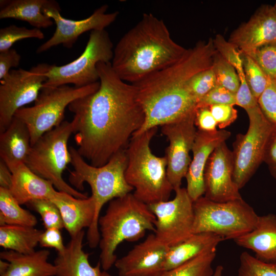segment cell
<instances>
[{"mask_svg": "<svg viewBox=\"0 0 276 276\" xmlns=\"http://www.w3.org/2000/svg\"><path fill=\"white\" fill-rule=\"evenodd\" d=\"M108 8L107 5H103L96 9L88 17L74 20L61 16L60 6L56 1L47 0L42 12L54 21L56 29L52 36L37 48L36 53L44 52L59 44L71 48L83 33L105 29L116 20L119 15L118 11L106 13Z\"/></svg>", "mask_w": 276, "mask_h": 276, "instance_id": "obj_14", "label": "cell"}, {"mask_svg": "<svg viewBox=\"0 0 276 276\" xmlns=\"http://www.w3.org/2000/svg\"><path fill=\"white\" fill-rule=\"evenodd\" d=\"M50 66L40 63L29 71L13 69L0 80V133L8 127L18 109L36 101Z\"/></svg>", "mask_w": 276, "mask_h": 276, "instance_id": "obj_12", "label": "cell"}, {"mask_svg": "<svg viewBox=\"0 0 276 276\" xmlns=\"http://www.w3.org/2000/svg\"><path fill=\"white\" fill-rule=\"evenodd\" d=\"M273 7H274V8H275V9L276 10V2H275V4H274V5Z\"/></svg>", "mask_w": 276, "mask_h": 276, "instance_id": "obj_49", "label": "cell"}, {"mask_svg": "<svg viewBox=\"0 0 276 276\" xmlns=\"http://www.w3.org/2000/svg\"><path fill=\"white\" fill-rule=\"evenodd\" d=\"M209 108L220 129L229 126L238 117L237 110L232 105H214L209 106Z\"/></svg>", "mask_w": 276, "mask_h": 276, "instance_id": "obj_41", "label": "cell"}, {"mask_svg": "<svg viewBox=\"0 0 276 276\" xmlns=\"http://www.w3.org/2000/svg\"><path fill=\"white\" fill-rule=\"evenodd\" d=\"M11 171L12 177L9 190L20 205L37 199L51 200L57 192L50 181L36 174L26 164Z\"/></svg>", "mask_w": 276, "mask_h": 276, "instance_id": "obj_24", "label": "cell"}, {"mask_svg": "<svg viewBox=\"0 0 276 276\" xmlns=\"http://www.w3.org/2000/svg\"><path fill=\"white\" fill-rule=\"evenodd\" d=\"M100 85L94 93L68 106L74 113L77 151L90 164L100 167L125 150L145 121L135 86L122 80L111 62L97 65Z\"/></svg>", "mask_w": 276, "mask_h": 276, "instance_id": "obj_1", "label": "cell"}, {"mask_svg": "<svg viewBox=\"0 0 276 276\" xmlns=\"http://www.w3.org/2000/svg\"><path fill=\"white\" fill-rule=\"evenodd\" d=\"M236 94L226 88L216 85L198 102L197 106H210L214 105H236Z\"/></svg>", "mask_w": 276, "mask_h": 276, "instance_id": "obj_40", "label": "cell"}, {"mask_svg": "<svg viewBox=\"0 0 276 276\" xmlns=\"http://www.w3.org/2000/svg\"><path fill=\"white\" fill-rule=\"evenodd\" d=\"M234 241L254 251L258 259L276 263V215L270 213L259 216L255 228Z\"/></svg>", "mask_w": 276, "mask_h": 276, "instance_id": "obj_22", "label": "cell"}, {"mask_svg": "<svg viewBox=\"0 0 276 276\" xmlns=\"http://www.w3.org/2000/svg\"><path fill=\"white\" fill-rule=\"evenodd\" d=\"M43 231L34 226L18 225L0 226V246L22 254L35 251Z\"/></svg>", "mask_w": 276, "mask_h": 276, "instance_id": "obj_28", "label": "cell"}, {"mask_svg": "<svg viewBox=\"0 0 276 276\" xmlns=\"http://www.w3.org/2000/svg\"><path fill=\"white\" fill-rule=\"evenodd\" d=\"M30 209L40 216L46 229L56 228L61 229L64 224L59 210L50 199H37L27 204Z\"/></svg>", "mask_w": 276, "mask_h": 276, "instance_id": "obj_34", "label": "cell"}, {"mask_svg": "<svg viewBox=\"0 0 276 276\" xmlns=\"http://www.w3.org/2000/svg\"><path fill=\"white\" fill-rule=\"evenodd\" d=\"M193 234L208 233L234 240L255 227L259 216L243 198L215 202L201 196L193 201Z\"/></svg>", "mask_w": 276, "mask_h": 276, "instance_id": "obj_8", "label": "cell"}, {"mask_svg": "<svg viewBox=\"0 0 276 276\" xmlns=\"http://www.w3.org/2000/svg\"><path fill=\"white\" fill-rule=\"evenodd\" d=\"M32 148L26 125L14 117L8 127L0 133V157L10 171L26 164Z\"/></svg>", "mask_w": 276, "mask_h": 276, "instance_id": "obj_23", "label": "cell"}, {"mask_svg": "<svg viewBox=\"0 0 276 276\" xmlns=\"http://www.w3.org/2000/svg\"><path fill=\"white\" fill-rule=\"evenodd\" d=\"M113 55V43L106 30L91 31L85 50L78 58L63 65H50L44 73L47 80L43 87L73 84L81 87L98 82L97 64L111 62Z\"/></svg>", "mask_w": 276, "mask_h": 276, "instance_id": "obj_10", "label": "cell"}, {"mask_svg": "<svg viewBox=\"0 0 276 276\" xmlns=\"http://www.w3.org/2000/svg\"><path fill=\"white\" fill-rule=\"evenodd\" d=\"M224 240L208 233L192 234L180 243L169 247L164 264V271L175 268L204 253L216 251L218 244Z\"/></svg>", "mask_w": 276, "mask_h": 276, "instance_id": "obj_25", "label": "cell"}, {"mask_svg": "<svg viewBox=\"0 0 276 276\" xmlns=\"http://www.w3.org/2000/svg\"><path fill=\"white\" fill-rule=\"evenodd\" d=\"M216 85V78L212 66L197 73L188 82V89L198 103Z\"/></svg>", "mask_w": 276, "mask_h": 276, "instance_id": "obj_36", "label": "cell"}, {"mask_svg": "<svg viewBox=\"0 0 276 276\" xmlns=\"http://www.w3.org/2000/svg\"><path fill=\"white\" fill-rule=\"evenodd\" d=\"M51 200L60 211L64 228L71 238L85 227L91 225L95 216V203L90 196L78 198L67 193L57 191Z\"/></svg>", "mask_w": 276, "mask_h": 276, "instance_id": "obj_21", "label": "cell"}, {"mask_svg": "<svg viewBox=\"0 0 276 276\" xmlns=\"http://www.w3.org/2000/svg\"><path fill=\"white\" fill-rule=\"evenodd\" d=\"M168 248L154 234H151L117 259L114 266L119 276H159L164 272Z\"/></svg>", "mask_w": 276, "mask_h": 276, "instance_id": "obj_17", "label": "cell"}, {"mask_svg": "<svg viewBox=\"0 0 276 276\" xmlns=\"http://www.w3.org/2000/svg\"><path fill=\"white\" fill-rule=\"evenodd\" d=\"M193 114L176 122L162 127V133L169 141L166 149L167 174L173 190L181 187L182 179L186 177L191 158L192 151L197 130Z\"/></svg>", "mask_w": 276, "mask_h": 276, "instance_id": "obj_15", "label": "cell"}, {"mask_svg": "<svg viewBox=\"0 0 276 276\" xmlns=\"http://www.w3.org/2000/svg\"><path fill=\"white\" fill-rule=\"evenodd\" d=\"M249 126L245 134L236 135L232 151L233 180L242 189L263 162L269 137L274 128L260 106L246 111Z\"/></svg>", "mask_w": 276, "mask_h": 276, "instance_id": "obj_11", "label": "cell"}, {"mask_svg": "<svg viewBox=\"0 0 276 276\" xmlns=\"http://www.w3.org/2000/svg\"><path fill=\"white\" fill-rule=\"evenodd\" d=\"M248 56L269 78H276V43L262 47Z\"/></svg>", "mask_w": 276, "mask_h": 276, "instance_id": "obj_37", "label": "cell"}, {"mask_svg": "<svg viewBox=\"0 0 276 276\" xmlns=\"http://www.w3.org/2000/svg\"><path fill=\"white\" fill-rule=\"evenodd\" d=\"M50 251L47 249L22 254L12 250L0 253L2 260L9 263L7 271L1 276H55L54 264L48 261Z\"/></svg>", "mask_w": 276, "mask_h": 276, "instance_id": "obj_26", "label": "cell"}, {"mask_svg": "<svg viewBox=\"0 0 276 276\" xmlns=\"http://www.w3.org/2000/svg\"><path fill=\"white\" fill-rule=\"evenodd\" d=\"M187 50L172 39L163 20L144 13L118 41L111 64L122 80L133 84L174 63Z\"/></svg>", "mask_w": 276, "mask_h": 276, "instance_id": "obj_3", "label": "cell"}, {"mask_svg": "<svg viewBox=\"0 0 276 276\" xmlns=\"http://www.w3.org/2000/svg\"><path fill=\"white\" fill-rule=\"evenodd\" d=\"M47 0H1L0 19L13 18L27 21L35 28H47L54 21L44 14Z\"/></svg>", "mask_w": 276, "mask_h": 276, "instance_id": "obj_27", "label": "cell"}, {"mask_svg": "<svg viewBox=\"0 0 276 276\" xmlns=\"http://www.w3.org/2000/svg\"><path fill=\"white\" fill-rule=\"evenodd\" d=\"M157 129L132 136L125 149L126 181L133 189L135 197L148 205L169 200L173 190L167 177L166 157L156 156L150 148Z\"/></svg>", "mask_w": 276, "mask_h": 276, "instance_id": "obj_6", "label": "cell"}, {"mask_svg": "<svg viewBox=\"0 0 276 276\" xmlns=\"http://www.w3.org/2000/svg\"><path fill=\"white\" fill-rule=\"evenodd\" d=\"M12 172L2 160H0V187L9 189L12 181Z\"/></svg>", "mask_w": 276, "mask_h": 276, "instance_id": "obj_46", "label": "cell"}, {"mask_svg": "<svg viewBox=\"0 0 276 276\" xmlns=\"http://www.w3.org/2000/svg\"><path fill=\"white\" fill-rule=\"evenodd\" d=\"M233 173L232 151L224 142L215 149L207 161L203 176L204 196L219 202L242 199Z\"/></svg>", "mask_w": 276, "mask_h": 276, "instance_id": "obj_16", "label": "cell"}, {"mask_svg": "<svg viewBox=\"0 0 276 276\" xmlns=\"http://www.w3.org/2000/svg\"><path fill=\"white\" fill-rule=\"evenodd\" d=\"M20 205L9 189L0 187V226L18 225L34 227L37 223V218Z\"/></svg>", "mask_w": 276, "mask_h": 276, "instance_id": "obj_29", "label": "cell"}, {"mask_svg": "<svg viewBox=\"0 0 276 276\" xmlns=\"http://www.w3.org/2000/svg\"><path fill=\"white\" fill-rule=\"evenodd\" d=\"M84 235L83 230L71 238L65 249L58 253L54 261L55 276H111L101 269L100 262L95 266L89 263V254L83 250Z\"/></svg>", "mask_w": 276, "mask_h": 276, "instance_id": "obj_20", "label": "cell"}, {"mask_svg": "<svg viewBox=\"0 0 276 276\" xmlns=\"http://www.w3.org/2000/svg\"><path fill=\"white\" fill-rule=\"evenodd\" d=\"M60 229L56 228L46 229L42 232L39 244L42 247L54 248L58 253L62 252L65 248Z\"/></svg>", "mask_w": 276, "mask_h": 276, "instance_id": "obj_43", "label": "cell"}, {"mask_svg": "<svg viewBox=\"0 0 276 276\" xmlns=\"http://www.w3.org/2000/svg\"><path fill=\"white\" fill-rule=\"evenodd\" d=\"M216 52L213 39L199 41L174 63L132 84L145 114L136 134L195 113L198 101L190 93L188 82L197 73L212 66Z\"/></svg>", "mask_w": 276, "mask_h": 276, "instance_id": "obj_2", "label": "cell"}, {"mask_svg": "<svg viewBox=\"0 0 276 276\" xmlns=\"http://www.w3.org/2000/svg\"><path fill=\"white\" fill-rule=\"evenodd\" d=\"M212 67L215 74L217 85L236 94L240 85L238 74L235 67L217 51L213 58Z\"/></svg>", "mask_w": 276, "mask_h": 276, "instance_id": "obj_31", "label": "cell"}, {"mask_svg": "<svg viewBox=\"0 0 276 276\" xmlns=\"http://www.w3.org/2000/svg\"><path fill=\"white\" fill-rule=\"evenodd\" d=\"M238 276H276V263L263 262L244 251L240 256Z\"/></svg>", "mask_w": 276, "mask_h": 276, "instance_id": "obj_35", "label": "cell"}, {"mask_svg": "<svg viewBox=\"0 0 276 276\" xmlns=\"http://www.w3.org/2000/svg\"><path fill=\"white\" fill-rule=\"evenodd\" d=\"M223 267L222 265H218L214 270L212 276H222Z\"/></svg>", "mask_w": 276, "mask_h": 276, "instance_id": "obj_48", "label": "cell"}, {"mask_svg": "<svg viewBox=\"0 0 276 276\" xmlns=\"http://www.w3.org/2000/svg\"><path fill=\"white\" fill-rule=\"evenodd\" d=\"M172 200L149 204L156 217L154 234L170 247L190 237L194 222L193 201L185 188L175 190Z\"/></svg>", "mask_w": 276, "mask_h": 276, "instance_id": "obj_13", "label": "cell"}, {"mask_svg": "<svg viewBox=\"0 0 276 276\" xmlns=\"http://www.w3.org/2000/svg\"><path fill=\"white\" fill-rule=\"evenodd\" d=\"M75 131L74 121H63L47 132L32 146L26 165L37 175L49 180L58 191L78 198H87L64 181L63 171L71 163L68 140Z\"/></svg>", "mask_w": 276, "mask_h": 276, "instance_id": "obj_7", "label": "cell"}, {"mask_svg": "<svg viewBox=\"0 0 276 276\" xmlns=\"http://www.w3.org/2000/svg\"><path fill=\"white\" fill-rule=\"evenodd\" d=\"M156 217L148 205L129 193L109 202L105 213L100 216L98 227L100 262L103 270H108L117 260L115 254L123 241L135 242L147 231L155 232Z\"/></svg>", "mask_w": 276, "mask_h": 276, "instance_id": "obj_4", "label": "cell"}, {"mask_svg": "<svg viewBox=\"0 0 276 276\" xmlns=\"http://www.w3.org/2000/svg\"><path fill=\"white\" fill-rule=\"evenodd\" d=\"M231 135L229 131L224 129L211 132L197 130L192 149L193 158L185 177L187 192L193 201L204 194V171L210 156Z\"/></svg>", "mask_w": 276, "mask_h": 276, "instance_id": "obj_19", "label": "cell"}, {"mask_svg": "<svg viewBox=\"0 0 276 276\" xmlns=\"http://www.w3.org/2000/svg\"><path fill=\"white\" fill-rule=\"evenodd\" d=\"M42 39L43 33L37 28L28 29L25 27L10 25L0 29V52L11 48L16 41L27 38Z\"/></svg>", "mask_w": 276, "mask_h": 276, "instance_id": "obj_33", "label": "cell"}, {"mask_svg": "<svg viewBox=\"0 0 276 276\" xmlns=\"http://www.w3.org/2000/svg\"><path fill=\"white\" fill-rule=\"evenodd\" d=\"M194 123L198 130L210 132L217 130V122L208 106L197 107Z\"/></svg>", "mask_w": 276, "mask_h": 276, "instance_id": "obj_42", "label": "cell"}, {"mask_svg": "<svg viewBox=\"0 0 276 276\" xmlns=\"http://www.w3.org/2000/svg\"><path fill=\"white\" fill-rule=\"evenodd\" d=\"M69 150L73 170L70 171L68 180L80 191L83 190V183H87L95 203L94 219L86 235L88 245L94 248L99 245L100 241L98 220L103 205L133 191L125 177L127 157L125 150H122L104 165L96 167L87 163L74 147L70 146Z\"/></svg>", "mask_w": 276, "mask_h": 276, "instance_id": "obj_5", "label": "cell"}, {"mask_svg": "<svg viewBox=\"0 0 276 276\" xmlns=\"http://www.w3.org/2000/svg\"><path fill=\"white\" fill-rule=\"evenodd\" d=\"M263 162L266 164L271 175L276 180V127L274 126L266 146Z\"/></svg>", "mask_w": 276, "mask_h": 276, "instance_id": "obj_45", "label": "cell"}, {"mask_svg": "<svg viewBox=\"0 0 276 276\" xmlns=\"http://www.w3.org/2000/svg\"><path fill=\"white\" fill-rule=\"evenodd\" d=\"M228 41L242 53L249 55L265 45L276 43V10L261 6L249 20L235 30Z\"/></svg>", "mask_w": 276, "mask_h": 276, "instance_id": "obj_18", "label": "cell"}, {"mask_svg": "<svg viewBox=\"0 0 276 276\" xmlns=\"http://www.w3.org/2000/svg\"><path fill=\"white\" fill-rule=\"evenodd\" d=\"M99 81L83 87L67 85L54 88L43 87L31 107L18 109L14 117L27 126L32 146L47 132L63 122L65 108L74 100L96 91Z\"/></svg>", "mask_w": 276, "mask_h": 276, "instance_id": "obj_9", "label": "cell"}, {"mask_svg": "<svg viewBox=\"0 0 276 276\" xmlns=\"http://www.w3.org/2000/svg\"><path fill=\"white\" fill-rule=\"evenodd\" d=\"M21 59L20 55L14 49L0 52V80L11 70L17 67Z\"/></svg>", "mask_w": 276, "mask_h": 276, "instance_id": "obj_44", "label": "cell"}, {"mask_svg": "<svg viewBox=\"0 0 276 276\" xmlns=\"http://www.w3.org/2000/svg\"><path fill=\"white\" fill-rule=\"evenodd\" d=\"M258 102L264 116L276 127V78H269L267 86Z\"/></svg>", "mask_w": 276, "mask_h": 276, "instance_id": "obj_38", "label": "cell"}, {"mask_svg": "<svg viewBox=\"0 0 276 276\" xmlns=\"http://www.w3.org/2000/svg\"><path fill=\"white\" fill-rule=\"evenodd\" d=\"M236 69L240 81V85L236 94V105L241 107L246 111L258 107V100L252 94L246 82L243 63L236 66Z\"/></svg>", "mask_w": 276, "mask_h": 276, "instance_id": "obj_39", "label": "cell"}, {"mask_svg": "<svg viewBox=\"0 0 276 276\" xmlns=\"http://www.w3.org/2000/svg\"><path fill=\"white\" fill-rule=\"evenodd\" d=\"M9 266V263L4 260H0V275H3L8 270Z\"/></svg>", "mask_w": 276, "mask_h": 276, "instance_id": "obj_47", "label": "cell"}, {"mask_svg": "<svg viewBox=\"0 0 276 276\" xmlns=\"http://www.w3.org/2000/svg\"><path fill=\"white\" fill-rule=\"evenodd\" d=\"M242 58L246 82L258 100L266 88L269 78L250 56L242 53Z\"/></svg>", "mask_w": 276, "mask_h": 276, "instance_id": "obj_32", "label": "cell"}, {"mask_svg": "<svg viewBox=\"0 0 276 276\" xmlns=\"http://www.w3.org/2000/svg\"><path fill=\"white\" fill-rule=\"evenodd\" d=\"M216 251L204 253L182 264L164 271L159 276H212Z\"/></svg>", "mask_w": 276, "mask_h": 276, "instance_id": "obj_30", "label": "cell"}]
</instances>
